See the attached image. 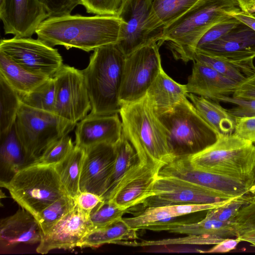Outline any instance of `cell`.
Listing matches in <instances>:
<instances>
[{"label":"cell","instance_id":"6da1fadb","mask_svg":"<svg viewBox=\"0 0 255 255\" xmlns=\"http://www.w3.org/2000/svg\"><path fill=\"white\" fill-rule=\"evenodd\" d=\"M121 20L117 15L66 14L49 17L36 30L37 38L53 47L75 48L86 52L117 43Z\"/></svg>","mask_w":255,"mask_h":255},{"label":"cell","instance_id":"7a4b0ae2","mask_svg":"<svg viewBox=\"0 0 255 255\" xmlns=\"http://www.w3.org/2000/svg\"><path fill=\"white\" fill-rule=\"evenodd\" d=\"M240 10L237 0H199L165 27L160 45L166 43L177 60H192L201 37L214 25Z\"/></svg>","mask_w":255,"mask_h":255},{"label":"cell","instance_id":"3957f363","mask_svg":"<svg viewBox=\"0 0 255 255\" xmlns=\"http://www.w3.org/2000/svg\"><path fill=\"white\" fill-rule=\"evenodd\" d=\"M123 134L136 151L140 161L165 164L173 157L167 130L146 95L135 102L124 104L119 113Z\"/></svg>","mask_w":255,"mask_h":255},{"label":"cell","instance_id":"277c9868","mask_svg":"<svg viewBox=\"0 0 255 255\" xmlns=\"http://www.w3.org/2000/svg\"><path fill=\"white\" fill-rule=\"evenodd\" d=\"M125 58L117 43L94 50L88 65L82 70L91 105L90 114H119Z\"/></svg>","mask_w":255,"mask_h":255},{"label":"cell","instance_id":"5b68a950","mask_svg":"<svg viewBox=\"0 0 255 255\" xmlns=\"http://www.w3.org/2000/svg\"><path fill=\"white\" fill-rule=\"evenodd\" d=\"M188 157L199 170L255 183V144L234 133L219 136L213 144Z\"/></svg>","mask_w":255,"mask_h":255},{"label":"cell","instance_id":"8992f818","mask_svg":"<svg viewBox=\"0 0 255 255\" xmlns=\"http://www.w3.org/2000/svg\"><path fill=\"white\" fill-rule=\"evenodd\" d=\"M157 116L167 130L173 158L197 153L213 144L219 136L187 97L172 110Z\"/></svg>","mask_w":255,"mask_h":255},{"label":"cell","instance_id":"52a82bcc","mask_svg":"<svg viewBox=\"0 0 255 255\" xmlns=\"http://www.w3.org/2000/svg\"><path fill=\"white\" fill-rule=\"evenodd\" d=\"M0 187L7 189L21 208L35 218L53 202L67 195L55 165L38 162L24 166Z\"/></svg>","mask_w":255,"mask_h":255},{"label":"cell","instance_id":"ba28073f","mask_svg":"<svg viewBox=\"0 0 255 255\" xmlns=\"http://www.w3.org/2000/svg\"><path fill=\"white\" fill-rule=\"evenodd\" d=\"M76 126L55 114L21 103L14 127L25 153L26 166L37 161L51 143Z\"/></svg>","mask_w":255,"mask_h":255},{"label":"cell","instance_id":"9c48e42d","mask_svg":"<svg viewBox=\"0 0 255 255\" xmlns=\"http://www.w3.org/2000/svg\"><path fill=\"white\" fill-rule=\"evenodd\" d=\"M117 16L121 25L117 44L125 56L147 45L160 46L165 26L156 16L151 0H125Z\"/></svg>","mask_w":255,"mask_h":255},{"label":"cell","instance_id":"30bf717a","mask_svg":"<svg viewBox=\"0 0 255 255\" xmlns=\"http://www.w3.org/2000/svg\"><path fill=\"white\" fill-rule=\"evenodd\" d=\"M159 47L157 43L147 45L126 56L119 96L122 106L144 97L163 69Z\"/></svg>","mask_w":255,"mask_h":255},{"label":"cell","instance_id":"8fae6325","mask_svg":"<svg viewBox=\"0 0 255 255\" xmlns=\"http://www.w3.org/2000/svg\"><path fill=\"white\" fill-rule=\"evenodd\" d=\"M0 52L28 71L48 77H53L63 65L57 49L31 37L2 39Z\"/></svg>","mask_w":255,"mask_h":255},{"label":"cell","instance_id":"7c38bea8","mask_svg":"<svg viewBox=\"0 0 255 255\" xmlns=\"http://www.w3.org/2000/svg\"><path fill=\"white\" fill-rule=\"evenodd\" d=\"M53 78L55 86L54 114L76 125L91 109L82 71L63 64Z\"/></svg>","mask_w":255,"mask_h":255},{"label":"cell","instance_id":"4fadbf2b","mask_svg":"<svg viewBox=\"0 0 255 255\" xmlns=\"http://www.w3.org/2000/svg\"><path fill=\"white\" fill-rule=\"evenodd\" d=\"M158 175L178 177L229 197L255 200V183L199 170L191 165L188 156L175 157L163 164Z\"/></svg>","mask_w":255,"mask_h":255},{"label":"cell","instance_id":"5bb4252c","mask_svg":"<svg viewBox=\"0 0 255 255\" xmlns=\"http://www.w3.org/2000/svg\"><path fill=\"white\" fill-rule=\"evenodd\" d=\"M152 192L153 195L142 203L144 208L213 203L234 198L178 177L158 175Z\"/></svg>","mask_w":255,"mask_h":255},{"label":"cell","instance_id":"9a60e30c","mask_svg":"<svg viewBox=\"0 0 255 255\" xmlns=\"http://www.w3.org/2000/svg\"><path fill=\"white\" fill-rule=\"evenodd\" d=\"M90 212L74 208L57 222L45 234L36 248V252L46 254L57 249L68 250L78 247L83 238L93 227Z\"/></svg>","mask_w":255,"mask_h":255},{"label":"cell","instance_id":"2e32d148","mask_svg":"<svg viewBox=\"0 0 255 255\" xmlns=\"http://www.w3.org/2000/svg\"><path fill=\"white\" fill-rule=\"evenodd\" d=\"M115 145L101 143L85 149L79 182L80 192H92L102 198L113 170Z\"/></svg>","mask_w":255,"mask_h":255},{"label":"cell","instance_id":"e0dca14e","mask_svg":"<svg viewBox=\"0 0 255 255\" xmlns=\"http://www.w3.org/2000/svg\"><path fill=\"white\" fill-rule=\"evenodd\" d=\"M48 17L38 0H3L0 2V18L5 34L31 37Z\"/></svg>","mask_w":255,"mask_h":255},{"label":"cell","instance_id":"ac0fdd59","mask_svg":"<svg viewBox=\"0 0 255 255\" xmlns=\"http://www.w3.org/2000/svg\"><path fill=\"white\" fill-rule=\"evenodd\" d=\"M75 145L84 149L101 144L115 145L123 134L119 113L87 115L76 125Z\"/></svg>","mask_w":255,"mask_h":255},{"label":"cell","instance_id":"d6986e66","mask_svg":"<svg viewBox=\"0 0 255 255\" xmlns=\"http://www.w3.org/2000/svg\"><path fill=\"white\" fill-rule=\"evenodd\" d=\"M195 50L235 60H254L255 58V31L241 22L221 38L202 45Z\"/></svg>","mask_w":255,"mask_h":255},{"label":"cell","instance_id":"ffe728a7","mask_svg":"<svg viewBox=\"0 0 255 255\" xmlns=\"http://www.w3.org/2000/svg\"><path fill=\"white\" fill-rule=\"evenodd\" d=\"M162 165L153 161L144 164L118 189L110 201L125 210L142 204L153 195L154 183Z\"/></svg>","mask_w":255,"mask_h":255},{"label":"cell","instance_id":"44dd1931","mask_svg":"<svg viewBox=\"0 0 255 255\" xmlns=\"http://www.w3.org/2000/svg\"><path fill=\"white\" fill-rule=\"evenodd\" d=\"M193 62L192 73L186 84L188 93L215 101H219L223 96L233 94L238 83L204 63Z\"/></svg>","mask_w":255,"mask_h":255},{"label":"cell","instance_id":"7402d4cb","mask_svg":"<svg viewBox=\"0 0 255 255\" xmlns=\"http://www.w3.org/2000/svg\"><path fill=\"white\" fill-rule=\"evenodd\" d=\"M42 235L36 218L22 208L0 222V246L4 248L39 243Z\"/></svg>","mask_w":255,"mask_h":255},{"label":"cell","instance_id":"603a6c76","mask_svg":"<svg viewBox=\"0 0 255 255\" xmlns=\"http://www.w3.org/2000/svg\"><path fill=\"white\" fill-rule=\"evenodd\" d=\"M115 146L116 157L113 170L102 197L103 200H111L118 189L145 164L140 161L136 151L123 134Z\"/></svg>","mask_w":255,"mask_h":255},{"label":"cell","instance_id":"cb8c5ba5","mask_svg":"<svg viewBox=\"0 0 255 255\" xmlns=\"http://www.w3.org/2000/svg\"><path fill=\"white\" fill-rule=\"evenodd\" d=\"M146 229L186 235H213L224 238L238 237L234 222H222L206 217L193 223L161 221L147 227Z\"/></svg>","mask_w":255,"mask_h":255},{"label":"cell","instance_id":"d4e9b609","mask_svg":"<svg viewBox=\"0 0 255 255\" xmlns=\"http://www.w3.org/2000/svg\"><path fill=\"white\" fill-rule=\"evenodd\" d=\"M186 85L179 84L162 69L148 88L146 95L157 115L172 110L188 94Z\"/></svg>","mask_w":255,"mask_h":255},{"label":"cell","instance_id":"484cf974","mask_svg":"<svg viewBox=\"0 0 255 255\" xmlns=\"http://www.w3.org/2000/svg\"><path fill=\"white\" fill-rule=\"evenodd\" d=\"M25 166V153L14 124L8 132L0 135V186Z\"/></svg>","mask_w":255,"mask_h":255},{"label":"cell","instance_id":"4316f807","mask_svg":"<svg viewBox=\"0 0 255 255\" xmlns=\"http://www.w3.org/2000/svg\"><path fill=\"white\" fill-rule=\"evenodd\" d=\"M197 111L217 132L219 136L232 134L235 127V117L218 102L193 93L187 95Z\"/></svg>","mask_w":255,"mask_h":255},{"label":"cell","instance_id":"83f0119b","mask_svg":"<svg viewBox=\"0 0 255 255\" xmlns=\"http://www.w3.org/2000/svg\"><path fill=\"white\" fill-rule=\"evenodd\" d=\"M0 77L19 95L27 94L48 78L25 69L0 52Z\"/></svg>","mask_w":255,"mask_h":255},{"label":"cell","instance_id":"f1b7e54d","mask_svg":"<svg viewBox=\"0 0 255 255\" xmlns=\"http://www.w3.org/2000/svg\"><path fill=\"white\" fill-rule=\"evenodd\" d=\"M137 230L128 227L122 219L107 226L93 229L82 239L79 248H98L107 244L134 240L138 238Z\"/></svg>","mask_w":255,"mask_h":255},{"label":"cell","instance_id":"f546056e","mask_svg":"<svg viewBox=\"0 0 255 255\" xmlns=\"http://www.w3.org/2000/svg\"><path fill=\"white\" fill-rule=\"evenodd\" d=\"M85 153V149L75 145L71 151L55 165L65 191L74 199L80 192L79 182Z\"/></svg>","mask_w":255,"mask_h":255},{"label":"cell","instance_id":"4dcf8cb0","mask_svg":"<svg viewBox=\"0 0 255 255\" xmlns=\"http://www.w3.org/2000/svg\"><path fill=\"white\" fill-rule=\"evenodd\" d=\"M192 61L208 65L238 84L244 81L253 72L252 67L246 63L198 50L195 51Z\"/></svg>","mask_w":255,"mask_h":255},{"label":"cell","instance_id":"1f68e13d","mask_svg":"<svg viewBox=\"0 0 255 255\" xmlns=\"http://www.w3.org/2000/svg\"><path fill=\"white\" fill-rule=\"evenodd\" d=\"M21 103L19 94L0 77V135L12 128Z\"/></svg>","mask_w":255,"mask_h":255},{"label":"cell","instance_id":"d6a6232c","mask_svg":"<svg viewBox=\"0 0 255 255\" xmlns=\"http://www.w3.org/2000/svg\"><path fill=\"white\" fill-rule=\"evenodd\" d=\"M19 96L22 104L54 114L55 86L53 77L48 78L30 93Z\"/></svg>","mask_w":255,"mask_h":255},{"label":"cell","instance_id":"836d02e7","mask_svg":"<svg viewBox=\"0 0 255 255\" xmlns=\"http://www.w3.org/2000/svg\"><path fill=\"white\" fill-rule=\"evenodd\" d=\"M75 205V199L66 195L59 198L40 212L36 219L42 234H45Z\"/></svg>","mask_w":255,"mask_h":255},{"label":"cell","instance_id":"e575fe53","mask_svg":"<svg viewBox=\"0 0 255 255\" xmlns=\"http://www.w3.org/2000/svg\"><path fill=\"white\" fill-rule=\"evenodd\" d=\"M199 0H151L153 10L166 27L189 10Z\"/></svg>","mask_w":255,"mask_h":255},{"label":"cell","instance_id":"d590c367","mask_svg":"<svg viewBox=\"0 0 255 255\" xmlns=\"http://www.w3.org/2000/svg\"><path fill=\"white\" fill-rule=\"evenodd\" d=\"M175 218L176 217L169 206H165L146 208L140 214L132 217L123 218L122 220L130 228L138 230Z\"/></svg>","mask_w":255,"mask_h":255},{"label":"cell","instance_id":"8d00e7d4","mask_svg":"<svg viewBox=\"0 0 255 255\" xmlns=\"http://www.w3.org/2000/svg\"><path fill=\"white\" fill-rule=\"evenodd\" d=\"M126 211L120 208L111 201H102L89 213L93 229L107 226L121 220Z\"/></svg>","mask_w":255,"mask_h":255},{"label":"cell","instance_id":"74e56055","mask_svg":"<svg viewBox=\"0 0 255 255\" xmlns=\"http://www.w3.org/2000/svg\"><path fill=\"white\" fill-rule=\"evenodd\" d=\"M74 146L71 136L68 134L65 135L51 143L35 162L55 165L62 161Z\"/></svg>","mask_w":255,"mask_h":255},{"label":"cell","instance_id":"f35d334b","mask_svg":"<svg viewBox=\"0 0 255 255\" xmlns=\"http://www.w3.org/2000/svg\"><path fill=\"white\" fill-rule=\"evenodd\" d=\"M254 201L255 199L249 197L235 198L224 206L208 210L205 217L222 222H234L239 210Z\"/></svg>","mask_w":255,"mask_h":255},{"label":"cell","instance_id":"ab89813d","mask_svg":"<svg viewBox=\"0 0 255 255\" xmlns=\"http://www.w3.org/2000/svg\"><path fill=\"white\" fill-rule=\"evenodd\" d=\"M86 11L95 15H118L125 0H80Z\"/></svg>","mask_w":255,"mask_h":255},{"label":"cell","instance_id":"60d3db41","mask_svg":"<svg viewBox=\"0 0 255 255\" xmlns=\"http://www.w3.org/2000/svg\"><path fill=\"white\" fill-rule=\"evenodd\" d=\"M240 23L238 19L232 16L215 24L201 37L196 44L195 49L218 39Z\"/></svg>","mask_w":255,"mask_h":255},{"label":"cell","instance_id":"b9f144b4","mask_svg":"<svg viewBox=\"0 0 255 255\" xmlns=\"http://www.w3.org/2000/svg\"><path fill=\"white\" fill-rule=\"evenodd\" d=\"M238 237L243 233L255 231V201L244 206L234 219Z\"/></svg>","mask_w":255,"mask_h":255},{"label":"cell","instance_id":"7bdbcfd3","mask_svg":"<svg viewBox=\"0 0 255 255\" xmlns=\"http://www.w3.org/2000/svg\"><path fill=\"white\" fill-rule=\"evenodd\" d=\"M49 17L71 14L80 0H38Z\"/></svg>","mask_w":255,"mask_h":255},{"label":"cell","instance_id":"ee69618b","mask_svg":"<svg viewBox=\"0 0 255 255\" xmlns=\"http://www.w3.org/2000/svg\"><path fill=\"white\" fill-rule=\"evenodd\" d=\"M219 101L230 103L236 105L228 110L234 117L255 116V99H240L230 96H223Z\"/></svg>","mask_w":255,"mask_h":255},{"label":"cell","instance_id":"f6af8a7d","mask_svg":"<svg viewBox=\"0 0 255 255\" xmlns=\"http://www.w3.org/2000/svg\"><path fill=\"white\" fill-rule=\"evenodd\" d=\"M234 134L255 144V116L235 117Z\"/></svg>","mask_w":255,"mask_h":255},{"label":"cell","instance_id":"bcb514c9","mask_svg":"<svg viewBox=\"0 0 255 255\" xmlns=\"http://www.w3.org/2000/svg\"><path fill=\"white\" fill-rule=\"evenodd\" d=\"M234 198L221 202L207 204H181L169 206L176 217L222 207L229 203Z\"/></svg>","mask_w":255,"mask_h":255},{"label":"cell","instance_id":"7dc6e473","mask_svg":"<svg viewBox=\"0 0 255 255\" xmlns=\"http://www.w3.org/2000/svg\"><path fill=\"white\" fill-rule=\"evenodd\" d=\"M225 238L213 235H187V237L176 239L169 244H188L192 245H216Z\"/></svg>","mask_w":255,"mask_h":255},{"label":"cell","instance_id":"c3c4849f","mask_svg":"<svg viewBox=\"0 0 255 255\" xmlns=\"http://www.w3.org/2000/svg\"><path fill=\"white\" fill-rule=\"evenodd\" d=\"M232 97L240 99H255V72L238 84Z\"/></svg>","mask_w":255,"mask_h":255},{"label":"cell","instance_id":"681fc988","mask_svg":"<svg viewBox=\"0 0 255 255\" xmlns=\"http://www.w3.org/2000/svg\"><path fill=\"white\" fill-rule=\"evenodd\" d=\"M76 204L82 210L90 212L100 202L102 198L90 192H80L75 199Z\"/></svg>","mask_w":255,"mask_h":255},{"label":"cell","instance_id":"f907efd6","mask_svg":"<svg viewBox=\"0 0 255 255\" xmlns=\"http://www.w3.org/2000/svg\"><path fill=\"white\" fill-rule=\"evenodd\" d=\"M242 242L239 237L235 239L225 238L221 242L215 245L210 249L204 252L207 253H225L235 250L237 245Z\"/></svg>","mask_w":255,"mask_h":255},{"label":"cell","instance_id":"816d5d0a","mask_svg":"<svg viewBox=\"0 0 255 255\" xmlns=\"http://www.w3.org/2000/svg\"><path fill=\"white\" fill-rule=\"evenodd\" d=\"M232 16L255 31V16L252 14L240 10L233 14Z\"/></svg>","mask_w":255,"mask_h":255},{"label":"cell","instance_id":"f5cc1de1","mask_svg":"<svg viewBox=\"0 0 255 255\" xmlns=\"http://www.w3.org/2000/svg\"><path fill=\"white\" fill-rule=\"evenodd\" d=\"M242 11L248 13L255 12V0H237Z\"/></svg>","mask_w":255,"mask_h":255},{"label":"cell","instance_id":"db71d44e","mask_svg":"<svg viewBox=\"0 0 255 255\" xmlns=\"http://www.w3.org/2000/svg\"><path fill=\"white\" fill-rule=\"evenodd\" d=\"M238 237H240L242 242H247L251 246L255 247V231L246 232Z\"/></svg>","mask_w":255,"mask_h":255},{"label":"cell","instance_id":"11a10c76","mask_svg":"<svg viewBox=\"0 0 255 255\" xmlns=\"http://www.w3.org/2000/svg\"><path fill=\"white\" fill-rule=\"evenodd\" d=\"M253 16H255V12L253 13H251Z\"/></svg>","mask_w":255,"mask_h":255},{"label":"cell","instance_id":"9f6ffc18","mask_svg":"<svg viewBox=\"0 0 255 255\" xmlns=\"http://www.w3.org/2000/svg\"><path fill=\"white\" fill-rule=\"evenodd\" d=\"M3 0H0V2H2Z\"/></svg>","mask_w":255,"mask_h":255}]
</instances>
